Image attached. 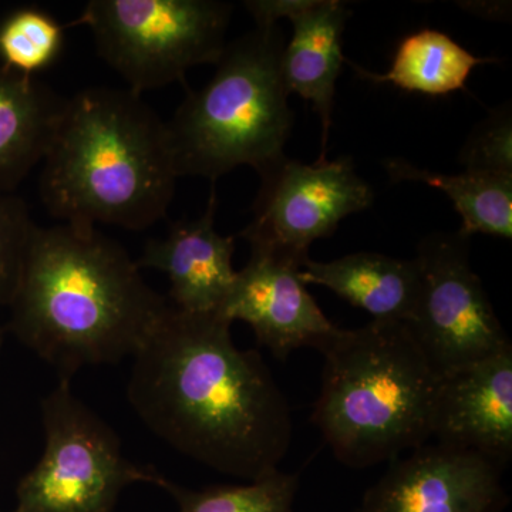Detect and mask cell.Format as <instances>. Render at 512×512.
<instances>
[{"mask_svg":"<svg viewBox=\"0 0 512 512\" xmlns=\"http://www.w3.org/2000/svg\"><path fill=\"white\" fill-rule=\"evenodd\" d=\"M284 47L278 26L255 28L228 43L210 82L188 93L165 121L178 178L215 181L241 165L262 175L284 160L293 126L282 79Z\"/></svg>","mask_w":512,"mask_h":512,"instance_id":"obj_5","label":"cell"},{"mask_svg":"<svg viewBox=\"0 0 512 512\" xmlns=\"http://www.w3.org/2000/svg\"><path fill=\"white\" fill-rule=\"evenodd\" d=\"M420 296L409 322L437 375L480 362L511 345L480 276L470 264V238L458 232L427 235L414 256Z\"/></svg>","mask_w":512,"mask_h":512,"instance_id":"obj_8","label":"cell"},{"mask_svg":"<svg viewBox=\"0 0 512 512\" xmlns=\"http://www.w3.org/2000/svg\"><path fill=\"white\" fill-rule=\"evenodd\" d=\"M217 195L212 190L207 210L197 220L178 221L163 238L147 242L136 259L138 269L167 275L170 305L191 313H218L237 272L232 265L235 237L215 229Z\"/></svg>","mask_w":512,"mask_h":512,"instance_id":"obj_13","label":"cell"},{"mask_svg":"<svg viewBox=\"0 0 512 512\" xmlns=\"http://www.w3.org/2000/svg\"><path fill=\"white\" fill-rule=\"evenodd\" d=\"M39 192L62 224L141 231L163 220L175 174L165 121L126 89L90 87L64 101Z\"/></svg>","mask_w":512,"mask_h":512,"instance_id":"obj_3","label":"cell"},{"mask_svg":"<svg viewBox=\"0 0 512 512\" xmlns=\"http://www.w3.org/2000/svg\"><path fill=\"white\" fill-rule=\"evenodd\" d=\"M315 0H248L245 9L255 20L256 28H272L279 19L292 20L311 8Z\"/></svg>","mask_w":512,"mask_h":512,"instance_id":"obj_23","label":"cell"},{"mask_svg":"<svg viewBox=\"0 0 512 512\" xmlns=\"http://www.w3.org/2000/svg\"><path fill=\"white\" fill-rule=\"evenodd\" d=\"M393 183L416 181L443 191L461 217L460 232L512 238V177L476 173L443 174L416 167L403 158L384 163Z\"/></svg>","mask_w":512,"mask_h":512,"instance_id":"obj_18","label":"cell"},{"mask_svg":"<svg viewBox=\"0 0 512 512\" xmlns=\"http://www.w3.org/2000/svg\"><path fill=\"white\" fill-rule=\"evenodd\" d=\"M504 470L481 454L429 441L390 461L359 512H504Z\"/></svg>","mask_w":512,"mask_h":512,"instance_id":"obj_10","label":"cell"},{"mask_svg":"<svg viewBox=\"0 0 512 512\" xmlns=\"http://www.w3.org/2000/svg\"><path fill=\"white\" fill-rule=\"evenodd\" d=\"M431 439L507 467L512 457V346L440 376Z\"/></svg>","mask_w":512,"mask_h":512,"instance_id":"obj_12","label":"cell"},{"mask_svg":"<svg viewBox=\"0 0 512 512\" xmlns=\"http://www.w3.org/2000/svg\"><path fill=\"white\" fill-rule=\"evenodd\" d=\"M301 278L305 285L325 286L376 322L407 323L419 302L420 271L414 258L376 252H357L329 262L309 258Z\"/></svg>","mask_w":512,"mask_h":512,"instance_id":"obj_15","label":"cell"},{"mask_svg":"<svg viewBox=\"0 0 512 512\" xmlns=\"http://www.w3.org/2000/svg\"><path fill=\"white\" fill-rule=\"evenodd\" d=\"M301 478L278 470L241 485H214L190 490L161 478L158 487L173 497L177 512H293Z\"/></svg>","mask_w":512,"mask_h":512,"instance_id":"obj_19","label":"cell"},{"mask_svg":"<svg viewBox=\"0 0 512 512\" xmlns=\"http://www.w3.org/2000/svg\"><path fill=\"white\" fill-rule=\"evenodd\" d=\"M220 313L168 305L133 356L127 399L158 439L245 481L279 470L291 407L258 350L235 345Z\"/></svg>","mask_w":512,"mask_h":512,"instance_id":"obj_1","label":"cell"},{"mask_svg":"<svg viewBox=\"0 0 512 512\" xmlns=\"http://www.w3.org/2000/svg\"><path fill=\"white\" fill-rule=\"evenodd\" d=\"M45 450L20 480L13 512H113L121 493L137 483L160 484L154 468L131 463L116 431L59 384L42 400Z\"/></svg>","mask_w":512,"mask_h":512,"instance_id":"obj_7","label":"cell"},{"mask_svg":"<svg viewBox=\"0 0 512 512\" xmlns=\"http://www.w3.org/2000/svg\"><path fill=\"white\" fill-rule=\"evenodd\" d=\"M303 264L291 256L251 251L218 312L231 323H247L259 345L279 360L298 349H322L339 329L306 289Z\"/></svg>","mask_w":512,"mask_h":512,"instance_id":"obj_11","label":"cell"},{"mask_svg":"<svg viewBox=\"0 0 512 512\" xmlns=\"http://www.w3.org/2000/svg\"><path fill=\"white\" fill-rule=\"evenodd\" d=\"M468 173L512 177L511 104L491 111L471 131L458 157Z\"/></svg>","mask_w":512,"mask_h":512,"instance_id":"obj_21","label":"cell"},{"mask_svg":"<svg viewBox=\"0 0 512 512\" xmlns=\"http://www.w3.org/2000/svg\"><path fill=\"white\" fill-rule=\"evenodd\" d=\"M35 228L26 202L0 192V305L9 306L15 295Z\"/></svg>","mask_w":512,"mask_h":512,"instance_id":"obj_22","label":"cell"},{"mask_svg":"<svg viewBox=\"0 0 512 512\" xmlns=\"http://www.w3.org/2000/svg\"><path fill=\"white\" fill-rule=\"evenodd\" d=\"M3 335H5V332H3L2 326H0V352H2L3 348Z\"/></svg>","mask_w":512,"mask_h":512,"instance_id":"obj_25","label":"cell"},{"mask_svg":"<svg viewBox=\"0 0 512 512\" xmlns=\"http://www.w3.org/2000/svg\"><path fill=\"white\" fill-rule=\"evenodd\" d=\"M511 3L505 2H463L460 8L468 10L474 15L484 19H508L510 18Z\"/></svg>","mask_w":512,"mask_h":512,"instance_id":"obj_24","label":"cell"},{"mask_svg":"<svg viewBox=\"0 0 512 512\" xmlns=\"http://www.w3.org/2000/svg\"><path fill=\"white\" fill-rule=\"evenodd\" d=\"M349 18L346 3L315 0L311 8L289 20L293 33L282 52L281 70L286 90L309 101L319 114L323 150L332 124L336 82L346 63L342 45Z\"/></svg>","mask_w":512,"mask_h":512,"instance_id":"obj_14","label":"cell"},{"mask_svg":"<svg viewBox=\"0 0 512 512\" xmlns=\"http://www.w3.org/2000/svg\"><path fill=\"white\" fill-rule=\"evenodd\" d=\"M319 352L312 423L340 463L362 470L429 443L440 376L404 323L339 328Z\"/></svg>","mask_w":512,"mask_h":512,"instance_id":"obj_4","label":"cell"},{"mask_svg":"<svg viewBox=\"0 0 512 512\" xmlns=\"http://www.w3.org/2000/svg\"><path fill=\"white\" fill-rule=\"evenodd\" d=\"M232 10L218 0H92L73 26L90 30L101 59L141 96L217 63Z\"/></svg>","mask_w":512,"mask_h":512,"instance_id":"obj_6","label":"cell"},{"mask_svg":"<svg viewBox=\"0 0 512 512\" xmlns=\"http://www.w3.org/2000/svg\"><path fill=\"white\" fill-rule=\"evenodd\" d=\"M497 62L477 57L439 30L423 29L404 37L386 73L367 72L349 62L357 76L375 83H392L409 93L447 96L466 89L470 74L478 66Z\"/></svg>","mask_w":512,"mask_h":512,"instance_id":"obj_17","label":"cell"},{"mask_svg":"<svg viewBox=\"0 0 512 512\" xmlns=\"http://www.w3.org/2000/svg\"><path fill=\"white\" fill-rule=\"evenodd\" d=\"M168 305L136 259L96 227L36 225L8 326L70 380L83 367L133 357Z\"/></svg>","mask_w":512,"mask_h":512,"instance_id":"obj_2","label":"cell"},{"mask_svg":"<svg viewBox=\"0 0 512 512\" xmlns=\"http://www.w3.org/2000/svg\"><path fill=\"white\" fill-rule=\"evenodd\" d=\"M254 218L239 237L251 251L275 252L296 261L309 259V247L328 238L349 215L367 210L372 187L356 174L352 158L303 164L285 157L259 175Z\"/></svg>","mask_w":512,"mask_h":512,"instance_id":"obj_9","label":"cell"},{"mask_svg":"<svg viewBox=\"0 0 512 512\" xmlns=\"http://www.w3.org/2000/svg\"><path fill=\"white\" fill-rule=\"evenodd\" d=\"M64 101L35 77L0 64V192L15 194L42 163Z\"/></svg>","mask_w":512,"mask_h":512,"instance_id":"obj_16","label":"cell"},{"mask_svg":"<svg viewBox=\"0 0 512 512\" xmlns=\"http://www.w3.org/2000/svg\"><path fill=\"white\" fill-rule=\"evenodd\" d=\"M67 28L45 10L29 6L13 10L0 22V64L35 77L62 55Z\"/></svg>","mask_w":512,"mask_h":512,"instance_id":"obj_20","label":"cell"}]
</instances>
